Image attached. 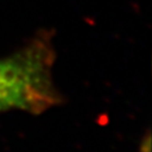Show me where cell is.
Instances as JSON below:
<instances>
[{
    "label": "cell",
    "mask_w": 152,
    "mask_h": 152,
    "mask_svg": "<svg viewBox=\"0 0 152 152\" xmlns=\"http://www.w3.org/2000/svg\"><path fill=\"white\" fill-rule=\"evenodd\" d=\"M55 50L50 36H36L0 59V113L23 110L39 115L61 102L53 80Z\"/></svg>",
    "instance_id": "obj_1"
}]
</instances>
